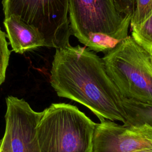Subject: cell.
Masks as SVG:
<instances>
[{"mask_svg":"<svg viewBox=\"0 0 152 152\" xmlns=\"http://www.w3.org/2000/svg\"><path fill=\"white\" fill-rule=\"evenodd\" d=\"M50 81L57 95L89 109L100 120L125 122L123 96L102 58L86 47L68 44L56 49Z\"/></svg>","mask_w":152,"mask_h":152,"instance_id":"obj_1","label":"cell"},{"mask_svg":"<svg viewBox=\"0 0 152 152\" xmlns=\"http://www.w3.org/2000/svg\"><path fill=\"white\" fill-rule=\"evenodd\" d=\"M72 34L87 49L106 53L127 37L131 17L114 0H68Z\"/></svg>","mask_w":152,"mask_h":152,"instance_id":"obj_2","label":"cell"},{"mask_svg":"<svg viewBox=\"0 0 152 152\" xmlns=\"http://www.w3.org/2000/svg\"><path fill=\"white\" fill-rule=\"evenodd\" d=\"M96 123L75 106L52 103L37 125L40 152H93Z\"/></svg>","mask_w":152,"mask_h":152,"instance_id":"obj_3","label":"cell"},{"mask_svg":"<svg viewBox=\"0 0 152 152\" xmlns=\"http://www.w3.org/2000/svg\"><path fill=\"white\" fill-rule=\"evenodd\" d=\"M124 97L152 104V51L128 36L102 58Z\"/></svg>","mask_w":152,"mask_h":152,"instance_id":"obj_4","label":"cell"},{"mask_svg":"<svg viewBox=\"0 0 152 152\" xmlns=\"http://www.w3.org/2000/svg\"><path fill=\"white\" fill-rule=\"evenodd\" d=\"M2 4L5 18L14 17L32 27L45 46L58 49L69 44L68 0H2Z\"/></svg>","mask_w":152,"mask_h":152,"instance_id":"obj_5","label":"cell"},{"mask_svg":"<svg viewBox=\"0 0 152 152\" xmlns=\"http://www.w3.org/2000/svg\"><path fill=\"white\" fill-rule=\"evenodd\" d=\"M152 148V127L121 125L110 120L96 124L93 152H134Z\"/></svg>","mask_w":152,"mask_h":152,"instance_id":"obj_6","label":"cell"},{"mask_svg":"<svg viewBox=\"0 0 152 152\" xmlns=\"http://www.w3.org/2000/svg\"><path fill=\"white\" fill-rule=\"evenodd\" d=\"M5 131L13 152H40L37 125L42 112H36L23 99L6 98Z\"/></svg>","mask_w":152,"mask_h":152,"instance_id":"obj_7","label":"cell"},{"mask_svg":"<svg viewBox=\"0 0 152 152\" xmlns=\"http://www.w3.org/2000/svg\"><path fill=\"white\" fill-rule=\"evenodd\" d=\"M4 24L13 51L18 53L45 46L41 36L32 27L12 16L5 18Z\"/></svg>","mask_w":152,"mask_h":152,"instance_id":"obj_8","label":"cell"},{"mask_svg":"<svg viewBox=\"0 0 152 152\" xmlns=\"http://www.w3.org/2000/svg\"><path fill=\"white\" fill-rule=\"evenodd\" d=\"M122 106L125 115V125L146 124L152 127V104L123 97Z\"/></svg>","mask_w":152,"mask_h":152,"instance_id":"obj_9","label":"cell"},{"mask_svg":"<svg viewBox=\"0 0 152 152\" xmlns=\"http://www.w3.org/2000/svg\"><path fill=\"white\" fill-rule=\"evenodd\" d=\"M131 33L137 42L152 51V14L141 25L131 29Z\"/></svg>","mask_w":152,"mask_h":152,"instance_id":"obj_10","label":"cell"},{"mask_svg":"<svg viewBox=\"0 0 152 152\" xmlns=\"http://www.w3.org/2000/svg\"><path fill=\"white\" fill-rule=\"evenodd\" d=\"M151 14L152 0H135V9L131 19V28L141 25Z\"/></svg>","mask_w":152,"mask_h":152,"instance_id":"obj_11","label":"cell"},{"mask_svg":"<svg viewBox=\"0 0 152 152\" xmlns=\"http://www.w3.org/2000/svg\"><path fill=\"white\" fill-rule=\"evenodd\" d=\"M7 37V34L0 28V85L5 81L11 53L8 47Z\"/></svg>","mask_w":152,"mask_h":152,"instance_id":"obj_12","label":"cell"},{"mask_svg":"<svg viewBox=\"0 0 152 152\" xmlns=\"http://www.w3.org/2000/svg\"><path fill=\"white\" fill-rule=\"evenodd\" d=\"M118 10L124 15L132 17L135 5V0H114Z\"/></svg>","mask_w":152,"mask_h":152,"instance_id":"obj_13","label":"cell"},{"mask_svg":"<svg viewBox=\"0 0 152 152\" xmlns=\"http://www.w3.org/2000/svg\"><path fill=\"white\" fill-rule=\"evenodd\" d=\"M0 152H13L9 138L5 133L0 140Z\"/></svg>","mask_w":152,"mask_h":152,"instance_id":"obj_14","label":"cell"},{"mask_svg":"<svg viewBox=\"0 0 152 152\" xmlns=\"http://www.w3.org/2000/svg\"><path fill=\"white\" fill-rule=\"evenodd\" d=\"M134 152H152V148H145V149L140 150Z\"/></svg>","mask_w":152,"mask_h":152,"instance_id":"obj_15","label":"cell"}]
</instances>
